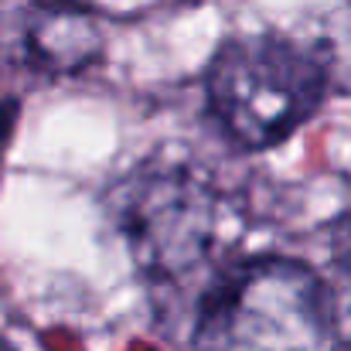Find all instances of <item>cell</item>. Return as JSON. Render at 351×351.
Listing matches in <instances>:
<instances>
[{"label":"cell","mask_w":351,"mask_h":351,"mask_svg":"<svg viewBox=\"0 0 351 351\" xmlns=\"http://www.w3.org/2000/svg\"><path fill=\"white\" fill-rule=\"evenodd\" d=\"M195 351H338V314L324 280L283 256L226 269L202 297Z\"/></svg>","instance_id":"obj_1"},{"label":"cell","mask_w":351,"mask_h":351,"mask_svg":"<svg viewBox=\"0 0 351 351\" xmlns=\"http://www.w3.org/2000/svg\"><path fill=\"white\" fill-rule=\"evenodd\" d=\"M328 93L324 62L283 34H239L208 65V103L235 143H283L317 113Z\"/></svg>","instance_id":"obj_2"},{"label":"cell","mask_w":351,"mask_h":351,"mask_svg":"<svg viewBox=\"0 0 351 351\" xmlns=\"http://www.w3.org/2000/svg\"><path fill=\"white\" fill-rule=\"evenodd\" d=\"M113 215L136 269L154 283L202 273L226 239L222 195L181 167L136 171L117 188Z\"/></svg>","instance_id":"obj_3"},{"label":"cell","mask_w":351,"mask_h":351,"mask_svg":"<svg viewBox=\"0 0 351 351\" xmlns=\"http://www.w3.org/2000/svg\"><path fill=\"white\" fill-rule=\"evenodd\" d=\"M0 55L41 75H72L103 55V27L79 0H0Z\"/></svg>","instance_id":"obj_4"},{"label":"cell","mask_w":351,"mask_h":351,"mask_svg":"<svg viewBox=\"0 0 351 351\" xmlns=\"http://www.w3.org/2000/svg\"><path fill=\"white\" fill-rule=\"evenodd\" d=\"M14 113H17V106H14V103L0 106V147L7 143V133H10V123H14Z\"/></svg>","instance_id":"obj_5"},{"label":"cell","mask_w":351,"mask_h":351,"mask_svg":"<svg viewBox=\"0 0 351 351\" xmlns=\"http://www.w3.org/2000/svg\"><path fill=\"white\" fill-rule=\"evenodd\" d=\"M0 351H14V348H10V345H7V341H3V338H0Z\"/></svg>","instance_id":"obj_6"}]
</instances>
